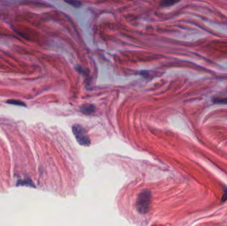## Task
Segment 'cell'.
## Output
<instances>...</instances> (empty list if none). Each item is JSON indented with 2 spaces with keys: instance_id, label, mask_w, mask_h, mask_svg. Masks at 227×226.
I'll list each match as a JSON object with an SVG mask.
<instances>
[{
  "instance_id": "6da1fadb",
  "label": "cell",
  "mask_w": 227,
  "mask_h": 226,
  "mask_svg": "<svg viewBox=\"0 0 227 226\" xmlns=\"http://www.w3.org/2000/svg\"><path fill=\"white\" fill-rule=\"evenodd\" d=\"M73 132L79 144L83 146H89L90 140L84 128L79 124H75L73 126Z\"/></svg>"
},
{
  "instance_id": "7a4b0ae2",
  "label": "cell",
  "mask_w": 227,
  "mask_h": 226,
  "mask_svg": "<svg viewBox=\"0 0 227 226\" xmlns=\"http://www.w3.org/2000/svg\"><path fill=\"white\" fill-rule=\"evenodd\" d=\"M150 193L148 190H143L139 194L136 202V207L139 212L141 213L148 212L150 204Z\"/></svg>"
},
{
  "instance_id": "3957f363",
  "label": "cell",
  "mask_w": 227,
  "mask_h": 226,
  "mask_svg": "<svg viewBox=\"0 0 227 226\" xmlns=\"http://www.w3.org/2000/svg\"><path fill=\"white\" fill-rule=\"evenodd\" d=\"M95 107L92 104H86L80 107L81 112L86 115H92L95 112Z\"/></svg>"
},
{
  "instance_id": "277c9868",
  "label": "cell",
  "mask_w": 227,
  "mask_h": 226,
  "mask_svg": "<svg viewBox=\"0 0 227 226\" xmlns=\"http://www.w3.org/2000/svg\"><path fill=\"white\" fill-rule=\"evenodd\" d=\"M212 101L216 103L227 104V97H214Z\"/></svg>"
},
{
  "instance_id": "5b68a950",
  "label": "cell",
  "mask_w": 227,
  "mask_h": 226,
  "mask_svg": "<svg viewBox=\"0 0 227 226\" xmlns=\"http://www.w3.org/2000/svg\"><path fill=\"white\" fill-rule=\"evenodd\" d=\"M7 103H10V104H13V105H16V106H25V103H23L21 101L19 100H9L7 101Z\"/></svg>"
},
{
  "instance_id": "8992f818",
  "label": "cell",
  "mask_w": 227,
  "mask_h": 226,
  "mask_svg": "<svg viewBox=\"0 0 227 226\" xmlns=\"http://www.w3.org/2000/svg\"><path fill=\"white\" fill-rule=\"evenodd\" d=\"M177 3V2L176 1H164L160 3V6L164 7V8H165V7H169V6H171L175 3Z\"/></svg>"
},
{
  "instance_id": "52a82bcc",
  "label": "cell",
  "mask_w": 227,
  "mask_h": 226,
  "mask_svg": "<svg viewBox=\"0 0 227 226\" xmlns=\"http://www.w3.org/2000/svg\"><path fill=\"white\" fill-rule=\"evenodd\" d=\"M67 3H69V5H72L73 7H74V8H80V7L82 5V3L80 2H78V1H66L65 2Z\"/></svg>"
}]
</instances>
